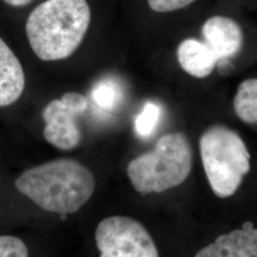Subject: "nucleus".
<instances>
[{"mask_svg": "<svg viewBox=\"0 0 257 257\" xmlns=\"http://www.w3.org/2000/svg\"><path fill=\"white\" fill-rule=\"evenodd\" d=\"M148 5L156 13H170L183 9L196 0H147Z\"/></svg>", "mask_w": 257, "mask_h": 257, "instance_id": "2eb2a0df", "label": "nucleus"}, {"mask_svg": "<svg viewBox=\"0 0 257 257\" xmlns=\"http://www.w3.org/2000/svg\"><path fill=\"white\" fill-rule=\"evenodd\" d=\"M95 242L99 257H159L147 229L128 216L103 219L95 230Z\"/></svg>", "mask_w": 257, "mask_h": 257, "instance_id": "39448f33", "label": "nucleus"}, {"mask_svg": "<svg viewBox=\"0 0 257 257\" xmlns=\"http://www.w3.org/2000/svg\"><path fill=\"white\" fill-rule=\"evenodd\" d=\"M33 0H4V2L6 4H8L10 6L13 7H23L26 6L28 4H30Z\"/></svg>", "mask_w": 257, "mask_h": 257, "instance_id": "dca6fc26", "label": "nucleus"}, {"mask_svg": "<svg viewBox=\"0 0 257 257\" xmlns=\"http://www.w3.org/2000/svg\"><path fill=\"white\" fill-rule=\"evenodd\" d=\"M234 111L239 118L249 124L257 121V80L250 78L239 85L233 101Z\"/></svg>", "mask_w": 257, "mask_h": 257, "instance_id": "9b49d317", "label": "nucleus"}, {"mask_svg": "<svg viewBox=\"0 0 257 257\" xmlns=\"http://www.w3.org/2000/svg\"><path fill=\"white\" fill-rule=\"evenodd\" d=\"M195 257H257L256 229L248 222L241 230L222 234Z\"/></svg>", "mask_w": 257, "mask_h": 257, "instance_id": "6e6552de", "label": "nucleus"}, {"mask_svg": "<svg viewBox=\"0 0 257 257\" xmlns=\"http://www.w3.org/2000/svg\"><path fill=\"white\" fill-rule=\"evenodd\" d=\"M15 185L41 209L63 215L76 212L90 200L95 180L80 162L60 158L25 171Z\"/></svg>", "mask_w": 257, "mask_h": 257, "instance_id": "f257e3e1", "label": "nucleus"}, {"mask_svg": "<svg viewBox=\"0 0 257 257\" xmlns=\"http://www.w3.org/2000/svg\"><path fill=\"white\" fill-rule=\"evenodd\" d=\"M177 60L187 74L196 78L209 76L219 61L205 42L194 38L185 39L179 44Z\"/></svg>", "mask_w": 257, "mask_h": 257, "instance_id": "9d476101", "label": "nucleus"}, {"mask_svg": "<svg viewBox=\"0 0 257 257\" xmlns=\"http://www.w3.org/2000/svg\"><path fill=\"white\" fill-rule=\"evenodd\" d=\"M192 167L189 139L182 133H173L159 138L153 151L132 160L127 174L139 193H160L183 183Z\"/></svg>", "mask_w": 257, "mask_h": 257, "instance_id": "7ed1b4c3", "label": "nucleus"}, {"mask_svg": "<svg viewBox=\"0 0 257 257\" xmlns=\"http://www.w3.org/2000/svg\"><path fill=\"white\" fill-rule=\"evenodd\" d=\"M0 257H29V250L19 237L0 235Z\"/></svg>", "mask_w": 257, "mask_h": 257, "instance_id": "4468645a", "label": "nucleus"}, {"mask_svg": "<svg viewBox=\"0 0 257 257\" xmlns=\"http://www.w3.org/2000/svg\"><path fill=\"white\" fill-rule=\"evenodd\" d=\"M25 89V74L18 56L0 37V108L19 100Z\"/></svg>", "mask_w": 257, "mask_h": 257, "instance_id": "1a4fd4ad", "label": "nucleus"}, {"mask_svg": "<svg viewBox=\"0 0 257 257\" xmlns=\"http://www.w3.org/2000/svg\"><path fill=\"white\" fill-rule=\"evenodd\" d=\"M203 167L220 198L233 195L250 169V155L238 134L223 125L206 130L199 141Z\"/></svg>", "mask_w": 257, "mask_h": 257, "instance_id": "20e7f679", "label": "nucleus"}, {"mask_svg": "<svg viewBox=\"0 0 257 257\" xmlns=\"http://www.w3.org/2000/svg\"><path fill=\"white\" fill-rule=\"evenodd\" d=\"M87 98L78 92H66L60 99L50 102L43 110L47 142L60 150H72L81 140L76 116L88 108Z\"/></svg>", "mask_w": 257, "mask_h": 257, "instance_id": "423d86ee", "label": "nucleus"}, {"mask_svg": "<svg viewBox=\"0 0 257 257\" xmlns=\"http://www.w3.org/2000/svg\"><path fill=\"white\" fill-rule=\"evenodd\" d=\"M202 36L205 43L218 60L237 55L244 41L238 23L224 16H214L207 19L202 26Z\"/></svg>", "mask_w": 257, "mask_h": 257, "instance_id": "0eeeda50", "label": "nucleus"}, {"mask_svg": "<svg viewBox=\"0 0 257 257\" xmlns=\"http://www.w3.org/2000/svg\"><path fill=\"white\" fill-rule=\"evenodd\" d=\"M160 116V108L153 102H148L142 112L136 120V128L139 136L143 138L150 137L156 128Z\"/></svg>", "mask_w": 257, "mask_h": 257, "instance_id": "ddd939ff", "label": "nucleus"}, {"mask_svg": "<svg viewBox=\"0 0 257 257\" xmlns=\"http://www.w3.org/2000/svg\"><path fill=\"white\" fill-rule=\"evenodd\" d=\"M91 19L87 0H46L28 18L29 44L42 61L65 59L82 43Z\"/></svg>", "mask_w": 257, "mask_h": 257, "instance_id": "f03ea898", "label": "nucleus"}, {"mask_svg": "<svg viewBox=\"0 0 257 257\" xmlns=\"http://www.w3.org/2000/svg\"><path fill=\"white\" fill-rule=\"evenodd\" d=\"M122 93L117 84L112 80H103L92 91V99L102 110H114L119 104Z\"/></svg>", "mask_w": 257, "mask_h": 257, "instance_id": "f8f14e48", "label": "nucleus"}]
</instances>
